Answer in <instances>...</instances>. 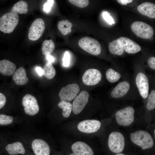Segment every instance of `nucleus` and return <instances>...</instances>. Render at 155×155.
<instances>
[{
	"instance_id": "obj_2",
	"label": "nucleus",
	"mask_w": 155,
	"mask_h": 155,
	"mask_svg": "<svg viewBox=\"0 0 155 155\" xmlns=\"http://www.w3.org/2000/svg\"><path fill=\"white\" fill-rule=\"evenodd\" d=\"M19 21L18 14L9 12L0 17V30L5 33L12 32L17 25Z\"/></svg>"
},
{
	"instance_id": "obj_23",
	"label": "nucleus",
	"mask_w": 155,
	"mask_h": 155,
	"mask_svg": "<svg viewBox=\"0 0 155 155\" xmlns=\"http://www.w3.org/2000/svg\"><path fill=\"white\" fill-rule=\"evenodd\" d=\"M72 23L67 20H62L58 22V28L61 34L65 36L69 34L71 31Z\"/></svg>"
},
{
	"instance_id": "obj_18",
	"label": "nucleus",
	"mask_w": 155,
	"mask_h": 155,
	"mask_svg": "<svg viewBox=\"0 0 155 155\" xmlns=\"http://www.w3.org/2000/svg\"><path fill=\"white\" fill-rule=\"evenodd\" d=\"M138 12L142 15L151 18H155V5L152 3L146 2L140 4L137 8Z\"/></svg>"
},
{
	"instance_id": "obj_41",
	"label": "nucleus",
	"mask_w": 155,
	"mask_h": 155,
	"mask_svg": "<svg viewBox=\"0 0 155 155\" xmlns=\"http://www.w3.org/2000/svg\"><path fill=\"white\" fill-rule=\"evenodd\" d=\"M154 136H155V129H154Z\"/></svg>"
},
{
	"instance_id": "obj_40",
	"label": "nucleus",
	"mask_w": 155,
	"mask_h": 155,
	"mask_svg": "<svg viewBox=\"0 0 155 155\" xmlns=\"http://www.w3.org/2000/svg\"><path fill=\"white\" fill-rule=\"evenodd\" d=\"M69 155H76L75 154H74V153H72Z\"/></svg>"
},
{
	"instance_id": "obj_5",
	"label": "nucleus",
	"mask_w": 155,
	"mask_h": 155,
	"mask_svg": "<svg viewBox=\"0 0 155 155\" xmlns=\"http://www.w3.org/2000/svg\"><path fill=\"white\" fill-rule=\"evenodd\" d=\"M78 44L80 47L85 51L93 55H99L101 51V47L99 42L89 37L81 38Z\"/></svg>"
},
{
	"instance_id": "obj_16",
	"label": "nucleus",
	"mask_w": 155,
	"mask_h": 155,
	"mask_svg": "<svg viewBox=\"0 0 155 155\" xmlns=\"http://www.w3.org/2000/svg\"><path fill=\"white\" fill-rule=\"evenodd\" d=\"M32 147L36 155H50L49 146L43 140L38 139L34 140L32 142Z\"/></svg>"
},
{
	"instance_id": "obj_39",
	"label": "nucleus",
	"mask_w": 155,
	"mask_h": 155,
	"mask_svg": "<svg viewBox=\"0 0 155 155\" xmlns=\"http://www.w3.org/2000/svg\"><path fill=\"white\" fill-rule=\"evenodd\" d=\"M115 155H125L122 153H119L116 154Z\"/></svg>"
},
{
	"instance_id": "obj_28",
	"label": "nucleus",
	"mask_w": 155,
	"mask_h": 155,
	"mask_svg": "<svg viewBox=\"0 0 155 155\" xmlns=\"http://www.w3.org/2000/svg\"><path fill=\"white\" fill-rule=\"evenodd\" d=\"M58 105L63 110V117L66 118L69 117L72 110V105L69 102L63 101L59 102Z\"/></svg>"
},
{
	"instance_id": "obj_1",
	"label": "nucleus",
	"mask_w": 155,
	"mask_h": 155,
	"mask_svg": "<svg viewBox=\"0 0 155 155\" xmlns=\"http://www.w3.org/2000/svg\"><path fill=\"white\" fill-rule=\"evenodd\" d=\"M133 81L140 96L144 100L147 99L150 90L149 76L142 67H135L134 70Z\"/></svg>"
},
{
	"instance_id": "obj_7",
	"label": "nucleus",
	"mask_w": 155,
	"mask_h": 155,
	"mask_svg": "<svg viewBox=\"0 0 155 155\" xmlns=\"http://www.w3.org/2000/svg\"><path fill=\"white\" fill-rule=\"evenodd\" d=\"M125 139L123 135L118 132H113L110 135L108 141V146L113 152L120 153L123 150L125 147Z\"/></svg>"
},
{
	"instance_id": "obj_29",
	"label": "nucleus",
	"mask_w": 155,
	"mask_h": 155,
	"mask_svg": "<svg viewBox=\"0 0 155 155\" xmlns=\"http://www.w3.org/2000/svg\"><path fill=\"white\" fill-rule=\"evenodd\" d=\"M13 120V117L6 115L0 114V125H6L11 124Z\"/></svg>"
},
{
	"instance_id": "obj_19",
	"label": "nucleus",
	"mask_w": 155,
	"mask_h": 155,
	"mask_svg": "<svg viewBox=\"0 0 155 155\" xmlns=\"http://www.w3.org/2000/svg\"><path fill=\"white\" fill-rule=\"evenodd\" d=\"M16 69V66L13 63L7 60H0V73L5 76L13 74Z\"/></svg>"
},
{
	"instance_id": "obj_13",
	"label": "nucleus",
	"mask_w": 155,
	"mask_h": 155,
	"mask_svg": "<svg viewBox=\"0 0 155 155\" xmlns=\"http://www.w3.org/2000/svg\"><path fill=\"white\" fill-rule=\"evenodd\" d=\"M89 96V93L83 90L76 97L72 105V111L75 114H78L82 111L88 102Z\"/></svg>"
},
{
	"instance_id": "obj_38",
	"label": "nucleus",
	"mask_w": 155,
	"mask_h": 155,
	"mask_svg": "<svg viewBox=\"0 0 155 155\" xmlns=\"http://www.w3.org/2000/svg\"><path fill=\"white\" fill-rule=\"evenodd\" d=\"M46 57L48 62L51 63L53 62L54 61L55 59L53 57L50 55L46 56Z\"/></svg>"
},
{
	"instance_id": "obj_9",
	"label": "nucleus",
	"mask_w": 155,
	"mask_h": 155,
	"mask_svg": "<svg viewBox=\"0 0 155 155\" xmlns=\"http://www.w3.org/2000/svg\"><path fill=\"white\" fill-rule=\"evenodd\" d=\"M45 29L44 21L41 18L35 19L32 24L28 32V38L30 40L35 41L42 36Z\"/></svg>"
},
{
	"instance_id": "obj_20",
	"label": "nucleus",
	"mask_w": 155,
	"mask_h": 155,
	"mask_svg": "<svg viewBox=\"0 0 155 155\" xmlns=\"http://www.w3.org/2000/svg\"><path fill=\"white\" fill-rule=\"evenodd\" d=\"M13 79L15 84L18 85H24L29 81L25 69L23 67H20L16 70L13 74Z\"/></svg>"
},
{
	"instance_id": "obj_26",
	"label": "nucleus",
	"mask_w": 155,
	"mask_h": 155,
	"mask_svg": "<svg viewBox=\"0 0 155 155\" xmlns=\"http://www.w3.org/2000/svg\"><path fill=\"white\" fill-rule=\"evenodd\" d=\"M55 47V43L52 40H44L42 44V54L46 56L49 55L53 52Z\"/></svg>"
},
{
	"instance_id": "obj_36",
	"label": "nucleus",
	"mask_w": 155,
	"mask_h": 155,
	"mask_svg": "<svg viewBox=\"0 0 155 155\" xmlns=\"http://www.w3.org/2000/svg\"><path fill=\"white\" fill-rule=\"evenodd\" d=\"M133 0H118L117 1L120 4L125 5L131 2Z\"/></svg>"
},
{
	"instance_id": "obj_22",
	"label": "nucleus",
	"mask_w": 155,
	"mask_h": 155,
	"mask_svg": "<svg viewBox=\"0 0 155 155\" xmlns=\"http://www.w3.org/2000/svg\"><path fill=\"white\" fill-rule=\"evenodd\" d=\"M107 80L110 83H113L118 82L122 78V73L119 70L110 68L107 69L105 73Z\"/></svg>"
},
{
	"instance_id": "obj_25",
	"label": "nucleus",
	"mask_w": 155,
	"mask_h": 155,
	"mask_svg": "<svg viewBox=\"0 0 155 155\" xmlns=\"http://www.w3.org/2000/svg\"><path fill=\"white\" fill-rule=\"evenodd\" d=\"M108 49L110 52L112 54L121 55L124 53V51L117 40H113L109 44Z\"/></svg>"
},
{
	"instance_id": "obj_8",
	"label": "nucleus",
	"mask_w": 155,
	"mask_h": 155,
	"mask_svg": "<svg viewBox=\"0 0 155 155\" xmlns=\"http://www.w3.org/2000/svg\"><path fill=\"white\" fill-rule=\"evenodd\" d=\"M135 110L131 106H128L117 111L115 117L117 123L122 126H127L133 121Z\"/></svg>"
},
{
	"instance_id": "obj_6",
	"label": "nucleus",
	"mask_w": 155,
	"mask_h": 155,
	"mask_svg": "<svg viewBox=\"0 0 155 155\" xmlns=\"http://www.w3.org/2000/svg\"><path fill=\"white\" fill-rule=\"evenodd\" d=\"M133 32L138 37L144 39H149L154 35L153 28L148 24L141 21H136L131 26Z\"/></svg>"
},
{
	"instance_id": "obj_33",
	"label": "nucleus",
	"mask_w": 155,
	"mask_h": 155,
	"mask_svg": "<svg viewBox=\"0 0 155 155\" xmlns=\"http://www.w3.org/2000/svg\"><path fill=\"white\" fill-rule=\"evenodd\" d=\"M54 2V1L53 0H47V2L43 5L44 11L46 13L49 12Z\"/></svg>"
},
{
	"instance_id": "obj_12",
	"label": "nucleus",
	"mask_w": 155,
	"mask_h": 155,
	"mask_svg": "<svg viewBox=\"0 0 155 155\" xmlns=\"http://www.w3.org/2000/svg\"><path fill=\"white\" fill-rule=\"evenodd\" d=\"M80 91V88L78 84H69L61 89L59 95L61 101L69 102L76 97Z\"/></svg>"
},
{
	"instance_id": "obj_37",
	"label": "nucleus",
	"mask_w": 155,
	"mask_h": 155,
	"mask_svg": "<svg viewBox=\"0 0 155 155\" xmlns=\"http://www.w3.org/2000/svg\"><path fill=\"white\" fill-rule=\"evenodd\" d=\"M36 70L39 75L42 76L43 75V70L40 67H36Z\"/></svg>"
},
{
	"instance_id": "obj_34",
	"label": "nucleus",
	"mask_w": 155,
	"mask_h": 155,
	"mask_svg": "<svg viewBox=\"0 0 155 155\" xmlns=\"http://www.w3.org/2000/svg\"><path fill=\"white\" fill-rule=\"evenodd\" d=\"M70 56L69 53L66 51L64 55L63 61V65L65 67H68L70 64Z\"/></svg>"
},
{
	"instance_id": "obj_35",
	"label": "nucleus",
	"mask_w": 155,
	"mask_h": 155,
	"mask_svg": "<svg viewBox=\"0 0 155 155\" xmlns=\"http://www.w3.org/2000/svg\"><path fill=\"white\" fill-rule=\"evenodd\" d=\"M6 98L3 93L0 92V109L2 108L6 104Z\"/></svg>"
},
{
	"instance_id": "obj_31",
	"label": "nucleus",
	"mask_w": 155,
	"mask_h": 155,
	"mask_svg": "<svg viewBox=\"0 0 155 155\" xmlns=\"http://www.w3.org/2000/svg\"><path fill=\"white\" fill-rule=\"evenodd\" d=\"M147 63L149 68L151 71L155 70V57H151L149 58L147 61Z\"/></svg>"
},
{
	"instance_id": "obj_15",
	"label": "nucleus",
	"mask_w": 155,
	"mask_h": 155,
	"mask_svg": "<svg viewBox=\"0 0 155 155\" xmlns=\"http://www.w3.org/2000/svg\"><path fill=\"white\" fill-rule=\"evenodd\" d=\"M117 40L124 51L128 53L135 54L141 50V47L138 44L128 38L122 37Z\"/></svg>"
},
{
	"instance_id": "obj_30",
	"label": "nucleus",
	"mask_w": 155,
	"mask_h": 155,
	"mask_svg": "<svg viewBox=\"0 0 155 155\" xmlns=\"http://www.w3.org/2000/svg\"><path fill=\"white\" fill-rule=\"evenodd\" d=\"M68 1L73 5L81 8L86 7L89 3L88 0H69Z\"/></svg>"
},
{
	"instance_id": "obj_3",
	"label": "nucleus",
	"mask_w": 155,
	"mask_h": 155,
	"mask_svg": "<svg viewBox=\"0 0 155 155\" xmlns=\"http://www.w3.org/2000/svg\"><path fill=\"white\" fill-rule=\"evenodd\" d=\"M132 142L136 145L145 150L151 148L154 142L151 135L148 132L143 130H139L130 134Z\"/></svg>"
},
{
	"instance_id": "obj_24",
	"label": "nucleus",
	"mask_w": 155,
	"mask_h": 155,
	"mask_svg": "<svg viewBox=\"0 0 155 155\" xmlns=\"http://www.w3.org/2000/svg\"><path fill=\"white\" fill-rule=\"evenodd\" d=\"M28 11V4L23 0L20 1L15 3L11 9V12L17 14H26Z\"/></svg>"
},
{
	"instance_id": "obj_21",
	"label": "nucleus",
	"mask_w": 155,
	"mask_h": 155,
	"mask_svg": "<svg viewBox=\"0 0 155 155\" xmlns=\"http://www.w3.org/2000/svg\"><path fill=\"white\" fill-rule=\"evenodd\" d=\"M5 149L10 155L23 154L25 152L23 144L20 142H16L8 144L6 147Z\"/></svg>"
},
{
	"instance_id": "obj_32",
	"label": "nucleus",
	"mask_w": 155,
	"mask_h": 155,
	"mask_svg": "<svg viewBox=\"0 0 155 155\" xmlns=\"http://www.w3.org/2000/svg\"><path fill=\"white\" fill-rule=\"evenodd\" d=\"M102 16L104 20L110 24L115 23L113 19L110 16V13L107 12H104L102 13Z\"/></svg>"
},
{
	"instance_id": "obj_4",
	"label": "nucleus",
	"mask_w": 155,
	"mask_h": 155,
	"mask_svg": "<svg viewBox=\"0 0 155 155\" xmlns=\"http://www.w3.org/2000/svg\"><path fill=\"white\" fill-rule=\"evenodd\" d=\"M135 84L134 81L125 79L118 84L110 91V96L114 98H123L131 93Z\"/></svg>"
},
{
	"instance_id": "obj_14",
	"label": "nucleus",
	"mask_w": 155,
	"mask_h": 155,
	"mask_svg": "<svg viewBox=\"0 0 155 155\" xmlns=\"http://www.w3.org/2000/svg\"><path fill=\"white\" fill-rule=\"evenodd\" d=\"M101 122L96 120H86L80 122L78 128L80 131L85 133H91L96 132L100 128Z\"/></svg>"
},
{
	"instance_id": "obj_17",
	"label": "nucleus",
	"mask_w": 155,
	"mask_h": 155,
	"mask_svg": "<svg viewBox=\"0 0 155 155\" xmlns=\"http://www.w3.org/2000/svg\"><path fill=\"white\" fill-rule=\"evenodd\" d=\"M71 150L76 155H94L91 148L86 143L77 142L71 146Z\"/></svg>"
},
{
	"instance_id": "obj_10",
	"label": "nucleus",
	"mask_w": 155,
	"mask_h": 155,
	"mask_svg": "<svg viewBox=\"0 0 155 155\" xmlns=\"http://www.w3.org/2000/svg\"><path fill=\"white\" fill-rule=\"evenodd\" d=\"M102 78V74L99 70L95 68H90L84 73L82 77V81L86 85L93 86L100 82Z\"/></svg>"
},
{
	"instance_id": "obj_27",
	"label": "nucleus",
	"mask_w": 155,
	"mask_h": 155,
	"mask_svg": "<svg viewBox=\"0 0 155 155\" xmlns=\"http://www.w3.org/2000/svg\"><path fill=\"white\" fill-rule=\"evenodd\" d=\"M43 70V75L48 79H52L55 75V70L52 63L48 61L45 63Z\"/></svg>"
},
{
	"instance_id": "obj_11",
	"label": "nucleus",
	"mask_w": 155,
	"mask_h": 155,
	"mask_svg": "<svg viewBox=\"0 0 155 155\" xmlns=\"http://www.w3.org/2000/svg\"><path fill=\"white\" fill-rule=\"evenodd\" d=\"M22 104L25 113L30 115H34L39 111V106L36 98L33 96L27 94L23 98Z\"/></svg>"
}]
</instances>
